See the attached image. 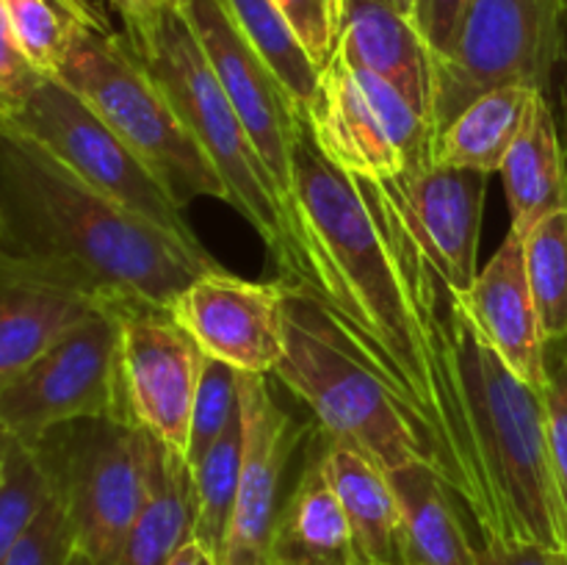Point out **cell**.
Masks as SVG:
<instances>
[{"mask_svg":"<svg viewBox=\"0 0 567 565\" xmlns=\"http://www.w3.org/2000/svg\"><path fill=\"white\" fill-rule=\"evenodd\" d=\"M410 6H413V0H410Z\"/></svg>","mask_w":567,"mask_h":565,"instance_id":"cell-45","label":"cell"},{"mask_svg":"<svg viewBox=\"0 0 567 565\" xmlns=\"http://www.w3.org/2000/svg\"><path fill=\"white\" fill-rule=\"evenodd\" d=\"M42 78V72L22 53L20 42L14 37V28H11L9 11H6V3L0 0V111L6 114L17 103H22Z\"/></svg>","mask_w":567,"mask_h":565,"instance_id":"cell-35","label":"cell"},{"mask_svg":"<svg viewBox=\"0 0 567 565\" xmlns=\"http://www.w3.org/2000/svg\"><path fill=\"white\" fill-rule=\"evenodd\" d=\"M244 446H247V424L238 404L236 419L216 438L205 458L194 465V499H197V521L194 537L219 559L225 554L227 526H230L233 504H236L238 482L244 469Z\"/></svg>","mask_w":567,"mask_h":565,"instance_id":"cell-26","label":"cell"},{"mask_svg":"<svg viewBox=\"0 0 567 565\" xmlns=\"http://www.w3.org/2000/svg\"><path fill=\"white\" fill-rule=\"evenodd\" d=\"M0 133H3V111H0Z\"/></svg>","mask_w":567,"mask_h":565,"instance_id":"cell-44","label":"cell"},{"mask_svg":"<svg viewBox=\"0 0 567 565\" xmlns=\"http://www.w3.org/2000/svg\"><path fill=\"white\" fill-rule=\"evenodd\" d=\"M291 255L282 282L330 314L360 360L419 421L435 469L465 496V421L454 366L457 294L432 266L385 188L338 170L299 127L286 192Z\"/></svg>","mask_w":567,"mask_h":565,"instance_id":"cell-1","label":"cell"},{"mask_svg":"<svg viewBox=\"0 0 567 565\" xmlns=\"http://www.w3.org/2000/svg\"><path fill=\"white\" fill-rule=\"evenodd\" d=\"M241 410L247 446L221 565H271V537L282 510V476L297 452L302 427L280 408L266 374L241 371Z\"/></svg>","mask_w":567,"mask_h":565,"instance_id":"cell-15","label":"cell"},{"mask_svg":"<svg viewBox=\"0 0 567 565\" xmlns=\"http://www.w3.org/2000/svg\"><path fill=\"white\" fill-rule=\"evenodd\" d=\"M380 3H388V6H393V9L404 11V14L410 17V0H380Z\"/></svg>","mask_w":567,"mask_h":565,"instance_id":"cell-40","label":"cell"},{"mask_svg":"<svg viewBox=\"0 0 567 565\" xmlns=\"http://www.w3.org/2000/svg\"><path fill=\"white\" fill-rule=\"evenodd\" d=\"M3 449H6V438L0 435V469H3Z\"/></svg>","mask_w":567,"mask_h":565,"instance_id":"cell-42","label":"cell"},{"mask_svg":"<svg viewBox=\"0 0 567 565\" xmlns=\"http://www.w3.org/2000/svg\"><path fill=\"white\" fill-rule=\"evenodd\" d=\"M125 37L186 131L219 172L227 188V205L260 233L277 269H286L291 242L282 194L255 150L241 116L227 100L219 78L210 70L192 22L169 3L158 20Z\"/></svg>","mask_w":567,"mask_h":565,"instance_id":"cell-5","label":"cell"},{"mask_svg":"<svg viewBox=\"0 0 567 565\" xmlns=\"http://www.w3.org/2000/svg\"><path fill=\"white\" fill-rule=\"evenodd\" d=\"M78 554L75 532H72L66 510L55 493L44 502L25 535L11 548L3 565H72Z\"/></svg>","mask_w":567,"mask_h":565,"instance_id":"cell-32","label":"cell"},{"mask_svg":"<svg viewBox=\"0 0 567 565\" xmlns=\"http://www.w3.org/2000/svg\"><path fill=\"white\" fill-rule=\"evenodd\" d=\"M546 413L554 474L567 515V338L546 343Z\"/></svg>","mask_w":567,"mask_h":565,"instance_id":"cell-34","label":"cell"},{"mask_svg":"<svg viewBox=\"0 0 567 565\" xmlns=\"http://www.w3.org/2000/svg\"><path fill=\"white\" fill-rule=\"evenodd\" d=\"M53 78L70 86L186 208L194 197L227 203L219 172L175 114L127 37L114 33L94 11L78 31Z\"/></svg>","mask_w":567,"mask_h":565,"instance_id":"cell-6","label":"cell"},{"mask_svg":"<svg viewBox=\"0 0 567 565\" xmlns=\"http://www.w3.org/2000/svg\"><path fill=\"white\" fill-rule=\"evenodd\" d=\"M50 493L53 485L37 449L6 438L0 469V565L9 559L11 548L25 535Z\"/></svg>","mask_w":567,"mask_h":565,"instance_id":"cell-30","label":"cell"},{"mask_svg":"<svg viewBox=\"0 0 567 565\" xmlns=\"http://www.w3.org/2000/svg\"><path fill=\"white\" fill-rule=\"evenodd\" d=\"M155 441L136 421L83 419L55 427L37 454L94 565H120L127 532L153 482Z\"/></svg>","mask_w":567,"mask_h":565,"instance_id":"cell-7","label":"cell"},{"mask_svg":"<svg viewBox=\"0 0 567 565\" xmlns=\"http://www.w3.org/2000/svg\"><path fill=\"white\" fill-rule=\"evenodd\" d=\"M507 192L509 214L518 233H529L537 222L567 208V158L557 116L546 94H540L498 170Z\"/></svg>","mask_w":567,"mask_h":565,"instance_id":"cell-24","label":"cell"},{"mask_svg":"<svg viewBox=\"0 0 567 565\" xmlns=\"http://www.w3.org/2000/svg\"><path fill=\"white\" fill-rule=\"evenodd\" d=\"M319 458L365 563L404 565L402 510L388 471L360 449L336 441H327Z\"/></svg>","mask_w":567,"mask_h":565,"instance_id":"cell-21","label":"cell"},{"mask_svg":"<svg viewBox=\"0 0 567 565\" xmlns=\"http://www.w3.org/2000/svg\"><path fill=\"white\" fill-rule=\"evenodd\" d=\"M192 22L199 44L210 61V70L219 78L227 100L241 116L255 150L264 158L266 170L275 177L286 203L291 181V155L302 127V111L277 72L252 48L241 28L227 11L225 0H188L177 6Z\"/></svg>","mask_w":567,"mask_h":565,"instance_id":"cell-12","label":"cell"},{"mask_svg":"<svg viewBox=\"0 0 567 565\" xmlns=\"http://www.w3.org/2000/svg\"><path fill=\"white\" fill-rule=\"evenodd\" d=\"M3 122L48 150L94 192L177 236L197 238L166 183L59 78L44 75L22 103L6 111Z\"/></svg>","mask_w":567,"mask_h":565,"instance_id":"cell-10","label":"cell"},{"mask_svg":"<svg viewBox=\"0 0 567 565\" xmlns=\"http://www.w3.org/2000/svg\"><path fill=\"white\" fill-rule=\"evenodd\" d=\"M100 305L70 275L0 244V386Z\"/></svg>","mask_w":567,"mask_h":565,"instance_id":"cell-17","label":"cell"},{"mask_svg":"<svg viewBox=\"0 0 567 565\" xmlns=\"http://www.w3.org/2000/svg\"><path fill=\"white\" fill-rule=\"evenodd\" d=\"M308 404L327 441L360 449L385 471L435 465L430 438L354 355L313 294L286 282V352L271 371Z\"/></svg>","mask_w":567,"mask_h":565,"instance_id":"cell-4","label":"cell"},{"mask_svg":"<svg viewBox=\"0 0 567 565\" xmlns=\"http://www.w3.org/2000/svg\"><path fill=\"white\" fill-rule=\"evenodd\" d=\"M225 6L236 25L244 31V37L264 55L266 64L277 72L297 109H308L310 97L319 86L321 70L305 53L297 33L291 31L275 0H225Z\"/></svg>","mask_w":567,"mask_h":565,"instance_id":"cell-27","label":"cell"},{"mask_svg":"<svg viewBox=\"0 0 567 565\" xmlns=\"http://www.w3.org/2000/svg\"><path fill=\"white\" fill-rule=\"evenodd\" d=\"M194 471L181 452L155 441L150 493L127 532L120 565H166L194 537Z\"/></svg>","mask_w":567,"mask_h":565,"instance_id":"cell-25","label":"cell"},{"mask_svg":"<svg viewBox=\"0 0 567 565\" xmlns=\"http://www.w3.org/2000/svg\"><path fill=\"white\" fill-rule=\"evenodd\" d=\"M520 236L543 336L546 341L567 338V208L546 216Z\"/></svg>","mask_w":567,"mask_h":565,"instance_id":"cell-29","label":"cell"},{"mask_svg":"<svg viewBox=\"0 0 567 565\" xmlns=\"http://www.w3.org/2000/svg\"><path fill=\"white\" fill-rule=\"evenodd\" d=\"M487 177L485 172L424 164L393 181H380L399 219L460 294L468 291L480 275L476 253Z\"/></svg>","mask_w":567,"mask_h":565,"instance_id":"cell-16","label":"cell"},{"mask_svg":"<svg viewBox=\"0 0 567 565\" xmlns=\"http://www.w3.org/2000/svg\"><path fill=\"white\" fill-rule=\"evenodd\" d=\"M269 559L271 565H369L321 458H313L282 502Z\"/></svg>","mask_w":567,"mask_h":565,"instance_id":"cell-20","label":"cell"},{"mask_svg":"<svg viewBox=\"0 0 567 565\" xmlns=\"http://www.w3.org/2000/svg\"><path fill=\"white\" fill-rule=\"evenodd\" d=\"M480 565H567V552L537 543H480Z\"/></svg>","mask_w":567,"mask_h":565,"instance_id":"cell-37","label":"cell"},{"mask_svg":"<svg viewBox=\"0 0 567 565\" xmlns=\"http://www.w3.org/2000/svg\"><path fill=\"white\" fill-rule=\"evenodd\" d=\"M299 44L319 70L330 64L349 0H275Z\"/></svg>","mask_w":567,"mask_h":565,"instance_id":"cell-33","label":"cell"},{"mask_svg":"<svg viewBox=\"0 0 567 565\" xmlns=\"http://www.w3.org/2000/svg\"><path fill=\"white\" fill-rule=\"evenodd\" d=\"M169 314L208 358L244 374L277 369L286 352V282H252L219 269L177 294Z\"/></svg>","mask_w":567,"mask_h":565,"instance_id":"cell-14","label":"cell"},{"mask_svg":"<svg viewBox=\"0 0 567 565\" xmlns=\"http://www.w3.org/2000/svg\"><path fill=\"white\" fill-rule=\"evenodd\" d=\"M567 0H468L452 48L435 61L432 127H446L487 89L524 83L546 94L563 55Z\"/></svg>","mask_w":567,"mask_h":565,"instance_id":"cell-9","label":"cell"},{"mask_svg":"<svg viewBox=\"0 0 567 565\" xmlns=\"http://www.w3.org/2000/svg\"><path fill=\"white\" fill-rule=\"evenodd\" d=\"M540 94L524 83L487 89L432 136V164L496 175Z\"/></svg>","mask_w":567,"mask_h":565,"instance_id":"cell-22","label":"cell"},{"mask_svg":"<svg viewBox=\"0 0 567 565\" xmlns=\"http://www.w3.org/2000/svg\"><path fill=\"white\" fill-rule=\"evenodd\" d=\"M316 147L347 175L393 181L432 164V122L391 83L332 55L302 111Z\"/></svg>","mask_w":567,"mask_h":565,"instance_id":"cell-11","label":"cell"},{"mask_svg":"<svg viewBox=\"0 0 567 565\" xmlns=\"http://www.w3.org/2000/svg\"><path fill=\"white\" fill-rule=\"evenodd\" d=\"M332 55L354 70L371 72L391 83L421 116L432 122L435 61L430 44L404 11L380 0H349Z\"/></svg>","mask_w":567,"mask_h":565,"instance_id":"cell-19","label":"cell"},{"mask_svg":"<svg viewBox=\"0 0 567 565\" xmlns=\"http://www.w3.org/2000/svg\"><path fill=\"white\" fill-rule=\"evenodd\" d=\"M72 565H94V563H92V559L86 557V554L78 552V554H75V559H72Z\"/></svg>","mask_w":567,"mask_h":565,"instance_id":"cell-41","label":"cell"},{"mask_svg":"<svg viewBox=\"0 0 567 565\" xmlns=\"http://www.w3.org/2000/svg\"><path fill=\"white\" fill-rule=\"evenodd\" d=\"M205 360L169 308L122 310V371L133 421L183 458Z\"/></svg>","mask_w":567,"mask_h":565,"instance_id":"cell-13","label":"cell"},{"mask_svg":"<svg viewBox=\"0 0 567 565\" xmlns=\"http://www.w3.org/2000/svg\"><path fill=\"white\" fill-rule=\"evenodd\" d=\"M166 565H219V559H216L197 537H192V541L183 543V546L177 548V554Z\"/></svg>","mask_w":567,"mask_h":565,"instance_id":"cell-39","label":"cell"},{"mask_svg":"<svg viewBox=\"0 0 567 565\" xmlns=\"http://www.w3.org/2000/svg\"><path fill=\"white\" fill-rule=\"evenodd\" d=\"M465 6H468V0H413L410 20L415 22L424 42L430 44L432 59L452 48Z\"/></svg>","mask_w":567,"mask_h":565,"instance_id":"cell-36","label":"cell"},{"mask_svg":"<svg viewBox=\"0 0 567 565\" xmlns=\"http://www.w3.org/2000/svg\"><path fill=\"white\" fill-rule=\"evenodd\" d=\"M109 3L114 6V9L120 11L122 20H125V33H131L158 20V14L172 3V0H109Z\"/></svg>","mask_w":567,"mask_h":565,"instance_id":"cell-38","label":"cell"},{"mask_svg":"<svg viewBox=\"0 0 567 565\" xmlns=\"http://www.w3.org/2000/svg\"><path fill=\"white\" fill-rule=\"evenodd\" d=\"M454 366L465 421L468 485L460 502L482 543H537L567 552V515L548 438L546 393L507 369L457 294Z\"/></svg>","mask_w":567,"mask_h":565,"instance_id":"cell-3","label":"cell"},{"mask_svg":"<svg viewBox=\"0 0 567 565\" xmlns=\"http://www.w3.org/2000/svg\"><path fill=\"white\" fill-rule=\"evenodd\" d=\"M22 53L42 75L64 64L78 31L94 17L86 0H3Z\"/></svg>","mask_w":567,"mask_h":565,"instance_id":"cell-28","label":"cell"},{"mask_svg":"<svg viewBox=\"0 0 567 565\" xmlns=\"http://www.w3.org/2000/svg\"><path fill=\"white\" fill-rule=\"evenodd\" d=\"M188 0H172V6H186Z\"/></svg>","mask_w":567,"mask_h":565,"instance_id":"cell-43","label":"cell"},{"mask_svg":"<svg viewBox=\"0 0 567 565\" xmlns=\"http://www.w3.org/2000/svg\"><path fill=\"white\" fill-rule=\"evenodd\" d=\"M122 310L94 308L0 386V435L37 446L72 421H133L122 371Z\"/></svg>","mask_w":567,"mask_h":565,"instance_id":"cell-8","label":"cell"},{"mask_svg":"<svg viewBox=\"0 0 567 565\" xmlns=\"http://www.w3.org/2000/svg\"><path fill=\"white\" fill-rule=\"evenodd\" d=\"M460 297L476 330L507 369L537 391H546L548 341L526 275L524 236L515 227H509L507 238L476 275L474 286Z\"/></svg>","mask_w":567,"mask_h":565,"instance_id":"cell-18","label":"cell"},{"mask_svg":"<svg viewBox=\"0 0 567 565\" xmlns=\"http://www.w3.org/2000/svg\"><path fill=\"white\" fill-rule=\"evenodd\" d=\"M238 404H241V371L216 358L205 360L192 408V430H188L186 460L192 469L236 419Z\"/></svg>","mask_w":567,"mask_h":565,"instance_id":"cell-31","label":"cell"},{"mask_svg":"<svg viewBox=\"0 0 567 565\" xmlns=\"http://www.w3.org/2000/svg\"><path fill=\"white\" fill-rule=\"evenodd\" d=\"M388 476L402 510L404 565H480V546L471 543L435 465L413 463Z\"/></svg>","mask_w":567,"mask_h":565,"instance_id":"cell-23","label":"cell"},{"mask_svg":"<svg viewBox=\"0 0 567 565\" xmlns=\"http://www.w3.org/2000/svg\"><path fill=\"white\" fill-rule=\"evenodd\" d=\"M0 244L64 271L116 308H169L194 280L221 269L199 238L177 236L94 192L6 122Z\"/></svg>","mask_w":567,"mask_h":565,"instance_id":"cell-2","label":"cell"}]
</instances>
